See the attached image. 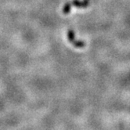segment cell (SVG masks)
<instances>
[{
  "label": "cell",
  "mask_w": 130,
  "mask_h": 130,
  "mask_svg": "<svg viewBox=\"0 0 130 130\" xmlns=\"http://www.w3.org/2000/svg\"><path fill=\"white\" fill-rule=\"evenodd\" d=\"M68 39L69 41L75 46V47L78 48H81V47H84L86 45L84 42H80V41H76L75 40V32L73 31L70 30L68 31Z\"/></svg>",
  "instance_id": "6da1fadb"
}]
</instances>
